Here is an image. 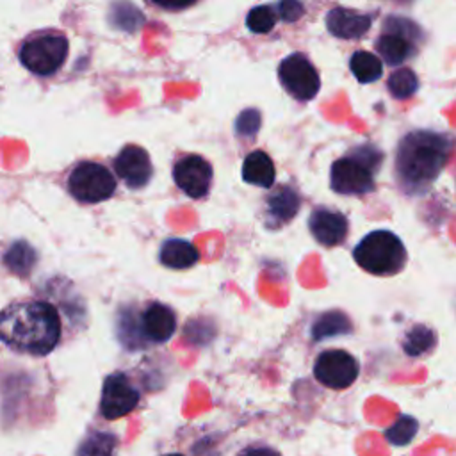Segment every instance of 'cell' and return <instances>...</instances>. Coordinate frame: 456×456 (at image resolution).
I'll list each match as a JSON object with an SVG mask.
<instances>
[{"label":"cell","instance_id":"484cf974","mask_svg":"<svg viewBox=\"0 0 456 456\" xmlns=\"http://www.w3.org/2000/svg\"><path fill=\"white\" fill-rule=\"evenodd\" d=\"M278 14L271 5H256L248 12L246 25L251 32L256 34H265L276 25Z\"/></svg>","mask_w":456,"mask_h":456},{"label":"cell","instance_id":"83f0119b","mask_svg":"<svg viewBox=\"0 0 456 456\" xmlns=\"http://www.w3.org/2000/svg\"><path fill=\"white\" fill-rule=\"evenodd\" d=\"M305 12L303 4L299 0H280L278 2V14L285 20V21H296L301 18V14Z\"/></svg>","mask_w":456,"mask_h":456},{"label":"cell","instance_id":"4fadbf2b","mask_svg":"<svg viewBox=\"0 0 456 456\" xmlns=\"http://www.w3.org/2000/svg\"><path fill=\"white\" fill-rule=\"evenodd\" d=\"M114 169L130 189L144 187L153 175L148 151L135 144H128L118 153L114 159Z\"/></svg>","mask_w":456,"mask_h":456},{"label":"cell","instance_id":"603a6c76","mask_svg":"<svg viewBox=\"0 0 456 456\" xmlns=\"http://www.w3.org/2000/svg\"><path fill=\"white\" fill-rule=\"evenodd\" d=\"M435 344H436L435 331L429 330L428 326H422V324L413 326V328L406 333V337H404V340H403L404 353L410 354V356H419V354L429 351Z\"/></svg>","mask_w":456,"mask_h":456},{"label":"cell","instance_id":"2e32d148","mask_svg":"<svg viewBox=\"0 0 456 456\" xmlns=\"http://www.w3.org/2000/svg\"><path fill=\"white\" fill-rule=\"evenodd\" d=\"M299 210V196L294 189L281 185L267 198V221L271 228L289 223Z\"/></svg>","mask_w":456,"mask_h":456},{"label":"cell","instance_id":"f546056e","mask_svg":"<svg viewBox=\"0 0 456 456\" xmlns=\"http://www.w3.org/2000/svg\"><path fill=\"white\" fill-rule=\"evenodd\" d=\"M153 4L164 7V9H173V11H178V9H185L189 5H192L196 0H151Z\"/></svg>","mask_w":456,"mask_h":456},{"label":"cell","instance_id":"5b68a950","mask_svg":"<svg viewBox=\"0 0 456 456\" xmlns=\"http://www.w3.org/2000/svg\"><path fill=\"white\" fill-rule=\"evenodd\" d=\"M406 248L403 240L388 230L367 233L353 251L356 264L376 276H394L406 264Z\"/></svg>","mask_w":456,"mask_h":456},{"label":"cell","instance_id":"4dcf8cb0","mask_svg":"<svg viewBox=\"0 0 456 456\" xmlns=\"http://www.w3.org/2000/svg\"><path fill=\"white\" fill-rule=\"evenodd\" d=\"M164 456H183V454H180V452H169V454H164Z\"/></svg>","mask_w":456,"mask_h":456},{"label":"cell","instance_id":"277c9868","mask_svg":"<svg viewBox=\"0 0 456 456\" xmlns=\"http://www.w3.org/2000/svg\"><path fill=\"white\" fill-rule=\"evenodd\" d=\"M381 151L370 144L354 148L349 155L333 162L330 183L337 194L362 196L374 189V175L381 164Z\"/></svg>","mask_w":456,"mask_h":456},{"label":"cell","instance_id":"7a4b0ae2","mask_svg":"<svg viewBox=\"0 0 456 456\" xmlns=\"http://www.w3.org/2000/svg\"><path fill=\"white\" fill-rule=\"evenodd\" d=\"M451 153V139L431 130H415L403 137L395 151V180L404 194H424L438 178Z\"/></svg>","mask_w":456,"mask_h":456},{"label":"cell","instance_id":"4316f807","mask_svg":"<svg viewBox=\"0 0 456 456\" xmlns=\"http://www.w3.org/2000/svg\"><path fill=\"white\" fill-rule=\"evenodd\" d=\"M258 126H260V114L255 109H248V110L240 112V116L237 118V123H235L237 134L244 135V137L255 135L258 132Z\"/></svg>","mask_w":456,"mask_h":456},{"label":"cell","instance_id":"7402d4cb","mask_svg":"<svg viewBox=\"0 0 456 456\" xmlns=\"http://www.w3.org/2000/svg\"><path fill=\"white\" fill-rule=\"evenodd\" d=\"M118 436L112 433H89L78 445L77 456H114Z\"/></svg>","mask_w":456,"mask_h":456},{"label":"cell","instance_id":"d4e9b609","mask_svg":"<svg viewBox=\"0 0 456 456\" xmlns=\"http://www.w3.org/2000/svg\"><path fill=\"white\" fill-rule=\"evenodd\" d=\"M388 91L394 98L397 100H404V98H410L417 87H419V80H417V75L410 69V68H401L397 71H394L390 77H388Z\"/></svg>","mask_w":456,"mask_h":456},{"label":"cell","instance_id":"52a82bcc","mask_svg":"<svg viewBox=\"0 0 456 456\" xmlns=\"http://www.w3.org/2000/svg\"><path fill=\"white\" fill-rule=\"evenodd\" d=\"M69 194L80 203H100L116 191L112 173L98 162H80L68 178Z\"/></svg>","mask_w":456,"mask_h":456},{"label":"cell","instance_id":"44dd1931","mask_svg":"<svg viewBox=\"0 0 456 456\" xmlns=\"http://www.w3.org/2000/svg\"><path fill=\"white\" fill-rule=\"evenodd\" d=\"M351 331H353V326L347 315L342 312H328L322 317H319L317 322L312 326L314 340H322L328 337H337Z\"/></svg>","mask_w":456,"mask_h":456},{"label":"cell","instance_id":"9a60e30c","mask_svg":"<svg viewBox=\"0 0 456 456\" xmlns=\"http://www.w3.org/2000/svg\"><path fill=\"white\" fill-rule=\"evenodd\" d=\"M372 23V16L353 9L335 7L326 14V27L335 37L356 39L363 36Z\"/></svg>","mask_w":456,"mask_h":456},{"label":"cell","instance_id":"f1b7e54d","mask_svg":"<svg viewBox=\"0 0 456 456\" xmlns=\"http://www.w3.org/2000/svg\"><path fill=\"white\" fill-rule=\"evenodd\" d=\"M237 456H281V454L273 447H248L240 451Z\"/></svg>","mask_w":456,"mask_h":456},{"label":"cell","instance_id":"ffe728a7","mask_svg":"<svg viewBox=\"0 0 456 456\" xmlns=\"http://www.w3.org/2000/svg\"><path fill=\"white\" fill-rule=\"evenodd\" d=\"M349 68L353 71V75L356 77L358 82L362 84H369V82H374L381 77L383 73V64L381 61L370 53V52H365V50H360V52H354L353 57H351V62H349Z\"/></svg>","mask_w":456,"mask_h":456},{"label":"cell","instance_id":"6da1fadb","mask_svg":"<svg viewBox=\"0 0 456 456\" xmlns=\"http://www.w3.org/2000/svg\"><path fill=\"white\" fill-rule=\"evenodd\" d=\"M61 317L48 301H16L0 312V340L14 351L45 356L61 340Z\"/></svg>","mask_w":456,"mask_h":456},{"label":"cell","instance_id":"d6986e66","mask_svg":"<svg viewBox=\"0 0 456 456\" xmlns=\"http://www.w3.org/2000/svg\"><path fill=\"white\" fill-rule=\"evenodd\" d=\"M36 262H37V253L27 240L12 242L4 253L5 267L18 276H28Z\"/></svg>","mask_w":456,"mask_h":456},{"label":"cell","instance_id":"8992f818","mask_svg":"<svg viewBox=\"0 0 456 456\" xmlns=\"http://www.w3.org/2000/svg\"><path fill=\"white\" fill-rule=\"evenodd\" d=\"M18 55L28 71L41 77L53 75L68 57V39L57 32H43L28 37Z\"/></svg>","mask_w":456,"mask_h":456},{"label":"cell","instance_id":"5bb4252c","mask_svg":"<svg viewBox=\"0 0 456 456\" xmlns=\"http://www.w3.org/2000/svg\"><path fill=\"white\" fill-rule=\"evenodd\" d=\"M308 228L319 244L326 248H335L346 240L349 223L342 212L331 208H315L310 214Z\"/></svg>","mask_w":456,"mask_h":456},{"label":"cell","instance_id":"ba28073f","mask_svg":"<svg viewBox=\"0 0 456 456\" xmlns=\"http://www.w3.org/2000/svg\"><path fill=\"white\" fill-rule=\"evenodd\" d=\"M360 367L356 358L344 349L322 351L314 363V376L328 388L342 390L351 387L358 378Z\"/></svg>","mask_w":456,"mask_h":456},{"label":"cell","instance_id":"9c48e42d","mask_svg":"<svg viewBox=\"0 0 456 456\" xmlns=\"http://www.w3.org/2000/svg\"><path fill=\"white\" fill-rule=\"evenodd\" d=\"M278 77L285 91L296 100L306 102L319 93V73L301 53H290L278 68Z\"/></svg>","mask_w":456,"mask_h":456},{"label":"cell","instance_id":"7c38bea8","mask_svg":"<svg viewBox=\"0 0 456 456\" xmlns=\"http://www.w3.org/2000/svg\"><path fill=\"white\" fill-rule=\"evenodd\" d=\"M175 183L189 198H203L210 191L212 166L200 155H185L173 167Z\"/></svg>","mask_w":456,"mask_h":456},{"label":"cell","instance_id":"30bf717a","mask_svg":"<svg viewBox=\"0 0 456 456\" xmlns=\"http://www.w3.org/2000/svg\"><path fill=\"white\" fill-rule=\"evenodd\" d=\"M139 390L128 381L123 372H114L105 378L100 399V411L105 419H119L128 415L139 403Z\"/></svg>","mask_w":456,"mask_h":456},{"label":"cell","instance_id":"3957f363","mask_svg":"<svg viewBox=\"0 0 456 456\" xmlns=\"http://www.w3.org/2000/svg\"><path fill=\"white\" fill-rule=\"evenodd\" d=\"M176 331V314L171 306L153 301L139 312H128L125 321H119V338L128 337L126 347H146L167 342Z\"/></svg>","mask_w":456,"mask_h":456},{"label":"cell","instance_id":"ac0fdd59","mask_svg":"<svg viewBox=\"0 0 456 456\" xmlns=\"http://www.w3.org/2000/svg\"><path fill=\"white\" fill-rule=\"evenodd\" d=\"M160 264L169 269H189L200 260L198 249L183 239H167L160 246Z\"/></svg>","mask_w":456,"mask_h":456},{"label":"cell","instance_id":"cb8c5ba5","mask_svg":"<svg viewBox=\"0 0 456 456\" xmlns=\"http://www.w3.org/2000/svg\"><path fill=\"white\" fill-rule=\"evenodd\" d=\"M419 431V422L415 417L401 415L390 428L385 429V438L394 445H408Z\"/></svg>","mask_w":456,"mask_h":456},{"label":"cell","instance_id":"e0dca14e","mask_svg":"<svg viewBox=\"0 0 456 456\" xmlns=\"http://www.w3.org/2000/svg\"><path fill=\"white\" fill-rule=\"evenodd\" d=\"M274 164L271 160V157L262 151H251L244 162H242V180L251 183V185H258L264 189H271L274 183Z\"/></svg>","mask_w":456,"mask_h":456},{"label":"cell","instance_id":"8fae6325","mask_svg":"<svg viewBox=\"0 0 456 456\" xmlns=\"http://www.w3.org/2000/svg\"><path fill=\"white\" fill-rule=\"evenodd\" d=\"M383 28H387V32L378 37L376 48L387 64L397 66L411 53L410 41L417 32V27L403 18H388L383 23Z\"/></svg>","mask_w":456,"mask_h":456}]
</instances>
